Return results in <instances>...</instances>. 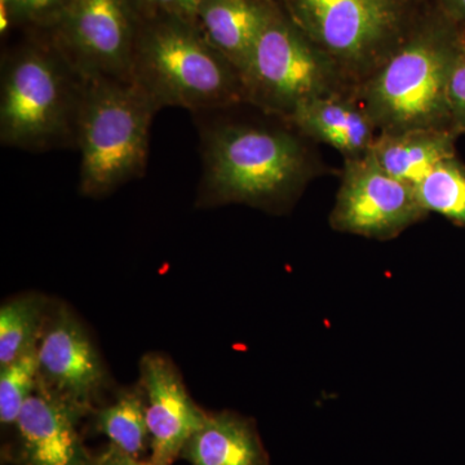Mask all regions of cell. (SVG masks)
Here are the masks:
<instances>
[{"label": "cell", "mask_w": 465, "mask_h": 465, "mask_svg": "<svg viewBox=\"0 0 465 465\" xmlns=\"http://www.w3.org/2000/svg\"><path fill=\"white\" fill-rule=\"evenodd\" d=\"M36 357L41 387L82 414L97 409L110 385L108 370L84 323L65 304L48 311Z\"/></svg>", "instance_id": "10"}, {"label": "cell", "mask_w": 465, "mask_h": 465, "mask_svg": "<svg viewBox=\"0 0 465 465\" xmlns=\"http://www.w3.org/2000/svg\"><path fill=\"white\" fill-rule=\"evenodd\" d=\"M0 82L3 146L38 153L74 148L84 81L48 39L9 52Z\"/></svg>", "instance_id": "4"}, {"label": "cell", "mask_w": 465, "mask_h": 465, "mask_svg": "<svg viewBox=\"0 0 465 465\" xmlns=\"http://www.w3.org/2000/svg\"><path fill=\"white\" fill-rule=\"evenodd\" d=\"M277 12L272 0H201L194 23L242 74Z\"/></svg>", "instance_id": "14"}, {"label": "cell", "mask_w": 465, "mask_h": 465, "mask_svg": "<svg viewBox=\"0 0 465 465\" xmlns=\"http://www.w3.org/2000/svg\"><path fill=\"white\" fill-rule=\"evenodd\" d=\"M97 432L108 437L110 445L131 457L140 458L150 445L146 421V397L142 384L124 388L110 405L94 410Z\"/></svg>", "instance_id": "17"}, {"label": "cell", "mask_w": 465, "mask_h": 465, "mask_svg": "<svg viewBox=\"0 0 465 465\" xmlns=\"http://www.w3.org/2000/svg\"><path fill=\"white\" fill-rule=\"evenodd\" d=\"M140 16L179 17L194 21L201 0H134Z\"/></svg>", "instance_id": "23"}, {"label": "cell", "mask_w": 465, "mask_h": 465, "mask_svg": "<svg viewBox=\"0 0 465 465\" xmlns=\"http://www.w3.org/2000/svg\"><path fill=\"white\" fill-rule=\"evenodd\" d=\"M85 416L45 390L38 382L15 428L20 465H94L79 434Z\"/></svg>", "instance_id": "12"}, {"label": "cell", "mask_w": 465, "mask_h": 465, "mask_svg": "<svg viewBox=\"0 0 465 465\" xmlns=\"http://www.w3.org/2000/svg\"><path fill=\"white\" fill-rule=\"evenodd\" d=\"M284 124L302 136L332 146L344 159L366 155L379 134L353 94L305 101Z\"/></svg>", "instance_id": "13"}, {"label": "cell", "mask_w": 465, "mask_h": 465, "mask_svg": "<svg viewBox=\"0 0 465 465\" xmlns=\"http://www.w3.org/2000/svg\"><path fill=\"white\" fill-rule=\"evenodd\" d=\"M449 110L452 133L465 134V39L450 79Z\"/></svg>", "instance_id": "22"}, {"label": "cell", "mask_w": 465, "mask_h": 465, "mask_svg": "<svg viewBox=\"0 0 465 465\" xmlns=\"http://www.w3.org/2000/svg\"><path fill=\"white\" fill-rule=\"evenodd\" d=\"M94 465H155L152 460H142L131 457L121 450L110 445L99 458L94 459Z\"/></svg>", "instance_id": "24"}, {"label": "cell", "mask_w": 465, "mask_h": 465, "mask_svg": "<svg viewBox=\"0 0 465 465\" xmlns=\"http://www.w3.org/2000/svg\"><path fill=\"white\" fill-rule=\"evenodd\" d=\"M457 137L451 131L439 130L379 134L367 154L385 173L415 188L440 162L457 155Z\"/></svg>", "instance_id": "16"}, {"label": "cell", "mask_w": 465, "mask_h": 465, "mask_svg": "<svg viewBox=\"0 0 465 465\" xmlns=\"http://www.w3.org/2000/svg\"><path fill=\"white\" fill-rule=\"evenodd\" d=\"M302 137L293 128L250 122L202 128L197 207L240 203L273 213L289 210L316 173Z\"/></svg>", "instance_id": "1"}, {"label": "cell", "mask_w": 465, "mask_h": 465, "mask_svg": "<svg viewBox=\"0 0 465 465\" xmlns=\"http://www.w3.org/2000/svg\"><path fill=\"white\" fill-rule=\"evenodd\" d=\"M415 191L428 213H440L465 228V166L457 155L440 162Z\"/></svg>", "instance_id": "19"}, {"label": "cell", "mask_w": 465, "mask_h": 465, "mask_svg": "<svg viewBox=\"0 0 465 465\" xmlns=\"http://www.w3.org/2000/svg\"><path fill=\"white\" fill-rule=\"evenodd\" d=\"M133 81L159 110L179 106L207 113L246 104L240 72L194 21L183 18L142 17Z\"/></svg>", "instance_id": "3"}, {"label": "cell", "mask_w": 465, "mask_h": 465, "mask_svg": "<svg viewBox=\"0 0 465 465\" xmlns=\"http://www.w3.org/2000/svg\"><path fill=\"white\" fill-rule=\"evenodd\" d=\"M140 384L146 397L150 460L155 465H173L208 414L189 396L179 370L163 354L143 357Z\"/></svg>", "instance_id": "11"}, {"label": "cell", "mask_w": 465, "mask_h": 465, "mask_svg": "<svg viewBox=\"0 0 465 465\" xmlns=\"http://www.w3.org/2000/svg\"><path fill=\"white\" fill-rule=\"evenodd\" d=\"M70 0H2L9 16L50 27Z\"/></svg>", "instance_id": "21"}, {"label": "cell", "mask_w": 465, "mask_h": 465, "mask_svg": "<svg viewBox=\"0 0 465 465\" xmlns=\"http://www.w3.org/2000/svg\"><path fill=\"white\" fill-rule=\"evenodd\" d=\"M241 76L246 104L283 122L305 101L354 92L331 58L280 11Z\"/></svg>", "instance_id": "6"}, {"label": "cell", "mask_w": 465, "mask_h": 465, "mask_svg": "<svg viewBox=\"0 0 465 465\" xmlns=\"http://www.w3.org/2000/svg\"><path fill=\"white\" fill-rule=\"evenodd\" d=\"M140 23L134 0H70L47 39L84 81H133Z\"/></svg>", "instance_id": "8"}, {"label": "cell", "mask_w": 465, "mask_h": 465, "mask_svg": "<svg viewBox=\"0 0 465 465\" xmlns=\"http://www.w3.org/2000/svg\"><path fill=\"white\" fill-rule=\"evenodd\" d=\"M290 20L356 87L412 26L403 0H284Z\"/></svg>", "instance_id": "7"}, {"label": "cell", "mask_w": 465, "mask_h": 465, "mask_svg": "<svg viewBox=\"0 0 465 465\" xmlns=\"http://www.w3.org/2000/svg\"><path fill=\"white\" fill-rule=\"evenodd\" d=\"M36 348L0 366V421L3 427L16 424L26 401L38 387Z\"/></svg>", "instance_id": "20"}, {"label": "cell", "mask_w": 465, "mask_h": 465, "mask_svg": "<svg viewBox=\"0 0 465 465\" xmlns=\"http://www.w3.org/2000/svg\"><path fill=\"white\" fill-rule=\"evenodd\" d=\"M464 39L463 30L445 15L430 18L412 26L381 65L354 87V99L379 134L451 131L449 84Z\"/></svg>", "instance_id": "2"}, {"label": "cell", "mask_w": 465, "mask_h": 465, "mask_svg": "<svg viewBox=\"0 0 465 465\" xmlns=\"http://www.w3.org/2000/svg\"><path fill=\"white\" fill-rule=\"evenodd\" d=\"M48 300L25 293L5 302L0 308V366L38 347L48 316Z\"/></svg>", "instance_id": "18"}, {"label": "cell", "mask_w": 465, "mask_h": 465, "mask_svg": "<svg viewBox=\"0 0 465 465\" xmlns=\"http://www.w3.org/2000/svg\"><path fill=\"white\" fill-rule=\"evenodd\" d=\"M442 14L455 25L465 27V0H440Z\"/></svg>", "instance_id": "25"}, {"label": "cell", "mask_w": 465, "mask_h": 465, "mask_svg": "<svg viewBox=\"0 0 465 465\" xmlns=\"http://www.w3.org/2000/svg\"><path fill=\"white\" fill-rule=\"evenodd\" d=\"M427 216L414 186L385 173L369 154L345 159L330 213L333 231L391 241Z\"/></svg>", "instance_id": "9"}, {"label": "cell", "mask_w": 465, "mask_h": 465, "mask_svg": "<svg viewBox=\"0 0 465 465\" xmlns=\"http://www.w3.org/2000/svg\"><path fill=\"white\" fill-rule=\"evenodd\" d=\"M182 457L192 465H271L255 423L232 411L208 414Z\"/></svg>", "instance_id": "15"}, {"label": "cell", "mask_w": 465, "mask_h": 465, "mask_svg": "<svg viewBox=\"0 0 465 465\" xmlns=\"http://www.w3.org/2000/svg\"><path fill=\"white\" fill-rule=\"evenodd\" d=\"M159 109L134 81H84L76 125L79 193L108 197L148 166L150 127Z\"/></svg>", "instance_id": "5"}]
</instances>
